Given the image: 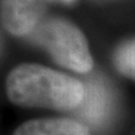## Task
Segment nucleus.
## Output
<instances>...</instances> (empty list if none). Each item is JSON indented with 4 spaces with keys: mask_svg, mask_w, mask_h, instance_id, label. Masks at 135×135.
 <instances>
[{
    "mask_svg": "<svg viewBox=\"0 0 135 135\" xmlns=\"http://www.w3.org/2000/svg\"><path fill=\"white\" fill-rule=\"evenodd\" d=\"M14 135H89L86 126L70 119H40L20 125Z\"/></svg>",
    "mask_w": 135,
    "mask_h": 135,
    "instance_id": "obj_4",
    "label": "nucleus"
},
{
    "mask_svg": "<svg viewBox=\"0 0 135 135\" xmlns=\"http://www.w3.org/2000/svg\"><path fill=\"white\" fill-rule=\"evenodd\" d=\"M79 108L81 116L89 123L99 124L104 121L110 109V99L104 86L91 83L85 88V99Z\"/></svg>",
    "mask_w": 135,
    "mask_h": 135,
    "instance_id": "obj_5",
    "label": "nucleus"
},
{
    "mask_svg": "<svg viewBox=\"0 0 135 135\" xmlns=\"http://www.w3.org/2000/svg\"><path fill=\"white\" fill-rule=\"evenodd\" d=\"M31 39L51 54L61 66L86 73L93 66L86 40L81 31L69 21L50 19L40 21L30 33Z\"/></svg>",
    "mask_w": 135,
    "mask_h": 135,
    "instance_id": "obj_2",
    "label": "nucleus"
},
{
    "mask_svg": "<svg viewBox=\"0 0 135 135\" xmlns=\"http://www.w3.org/2000/svg\"><path fill=\"white\" fill-rule=\"evenodd\" d=\"M10 100L21 106L75 109L85 99V86L65 74L36 64L15 68L6 80Z\"/></svg>",
    "mask_w": 135,
    "mask_h": 135,
    "instance_id": "obj_1",
    "label": "nucleus"
},
{
    "mask_svg": "<svg viewBox=\"0 0 135 135\" xmlns=\"http://www.w3.org/2000/svg\"><path fill=\"white\" fill-rule=\"evenodd\" d=\"M48 1L50 0H4L3 23L11 34H30L40 23Z\"/></svg>",
    "mask_w": 135,
    "mask_h": 135,
    "instance_id": "obj_3",
    "label": "nucleus"
},
{
    "mask_svg": "<svg viewBox=\"0 0 135 135\" xmlns=\"http://www.w3.org/2000/svg\"><path fill=\"white\" fill-rule=\"evenodd\" d=\"M66 1H70V0H66Z\"/></svg>",
    "mask_w": 135,
    "mask_h": 135,
    "instance_id": "obj_7",
    "label": "nucleus"
},
{
    "mask_svg": "<svg viewBox=\"0 0 135 135\" xmlns=\"http://www.w3.org/2000/svg\"><path fill=\"white\" fill-rule=\"evenodd\" d=\"M115 64L119 71L135 80V40L124 44L118 50Z\"/></svg>",
    "mask_w": 135,
    "mask_h": 135,
    "instance_id": "obj_6",
    "label": "nucleus"
}]
</instances>
